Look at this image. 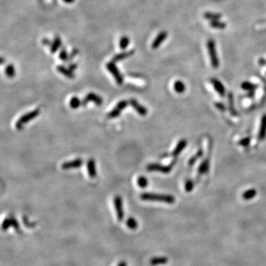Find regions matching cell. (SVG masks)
I'll return each instance as SVG.
<instances>
[{"label": "cell", "instance_id": "cell-1", "mask_svg": "<svg viewBox=\"0 0 266 266\" xmlns=\"http://www.w3.org/2000/svg\"><path fill=\"white\" fill-rule=\"evenodd\" d=\"M141 199L146 201H157V202H163L166 203H174L175 200L171 195L161 194L155 193H143L141 194Z\"/></svg>", "mask_w": 266, "mask_h": 266}, {"label": "cell", "instance_id": "cell-2", "mask_svg": "<svg viewBox=\"0 0 266 266\" xmlns=\"http://www.w3.org/2000/svg\"><path fill=\"white\" fill-rule=\"evenodd\" d=\"M207 48L209 53V57H210L211 63L214 68H218L220 65V61L217 55L216 46H215V41L212 39H209L207 42Z\"/></svg>", "mask_w": 266, "mask_h": 266}, {"label": "cell", "instance_id": "cell-3", "mask_svg": "<svg viewBox=\"0 0 266 266\" xmlns=\"http://www.w3.org/2000/svg\"><path fill=\"white\" fill-rule=\"evenodd\" d=\"M39 113H40V110H39V109H36L33 110V111L26 113V114L23 115L22 116V117H20V118L16 121V129H18V130H22L23 126H24L25 124H27V123H28L29 121H32L33 119L35 118L36 117H37V116L39 115Z\"/></svg>", "mask_w": 266, "mask_h": 266}, {"label": "cell", "instance_id": "cell-4", "mask_svg": "<svg viewBox=\"0 0 266 266\" xmlns=\"http://www.w3.org/2000/svg\"><path fill=\"white\" fill-rule=\"evenodd\" d=\"M106 67L109 70L110 73L113 75L117 84L121 85L124 83V77H123L122 74L121 73L120 70L118 68L117 66L115 65V63L114 61H112L108 62L106 64Z\"/></svg>", "mask_w": 266, "mask_h": 266}, {"label": "cell", "instance_id": "cell-5", "mask_svg": "<svg viewBox=\"0 0 266 266\" xmlns=\"http://www.w3.org/2000/svg\"><path fill=\"white\" fill-rule=\"evenodd\" d=\"M174 163L168 165V166H163V165L159 164V163H150L147 166L146 169L150 171H157L159 172L164 173V174H168L172 169V166Z\"/></svg>", "mask_w": 266, "mask_h": 266}, {"label": "cell", "instance_id": "cell-6", "mask_svg": "<svg viewBox=\"0 0 266 266\" xmlns=\"http://www.w3.org/2000/svg\"><path fill=\"white\" fill-rule=\"evenodd\" d=\"M129 103H130V102H128L127 101L125 100L121 101L120 102H118V103L117 104L115 107L108 113L107 117L109 118H115L121 115V111H122L123 110L125 109V108L128 106Z\"/></svg>", "mask_w": 266, "mask_h": 266}, {"label": "cell", "instance_id": "cell-7", "mask_svg": "<svg viewBox=\"0 0 266 266\" xmlns=\"http://www.w3.org/2000/svg\"><path fill=\"white\" fill-rule=\"evenodd\" d=\"M115 209L117 215V219L119 222H121L124 218V212L123 209L122 198L120 196H115L114 198Z\"/></svg>", "mask_w": 266, "mask_h": 266}, {"label": "cell", "instance_id": "cell-8", "mask_svg": "<svg viewBox=\"0 0 266 266\" xmlns=\"http://www.w3.org/2000/svg\"><path fill=\"white\" fill-rule=\"evenodd\" d=\"M92 101L93 103H95V104L98 106H100L103 104V99L101 96L96 95L95 93L93 92H89L87 95L85 96V98L81 101V105L82 106H86L89 102Z\"/></svg>", "mask_w": 266, "mask_h": 266}, {"label": "cell", "instance_id": "cell-9", "mask_svg": "<svg viewBox=\"0 0 266 266\" xmlns=\"http://www.w3.org/2000/svg\"><path fill=\"white\" fill-rule=\"evenodd\" d=\"M83 164V160L81 158L75 159L72 161L65 162L63 163L61 165V169H76V168H80Z\"/></svg>", "mask_w": 266, "mask_h": 266}, {"label": "cell", "instance_id": "cell-10", "mask_svg": "<svg viewBox=\"0 0 266 266\" xmlns=\"http://www.w3.org/2000/svg\"><path fill=\"white\" fill-rule=\"evenodd\" d=\"M168 37V34L166 31H162L160 34H158V35L157 36L156 38L154 39L153 42L152 44V48L154 50H156L159 48V47L161 45V44L163 43V41L165 39H166V38Z\"/></svg>", "mask_w": 266, "mask_h": 266}, {"label": "cell", "instance_id": "cell-11", "mask_svg": "<svg viewBox=\"0 0 266 266\" xmlns=\"http://www.w3.org/2000/svg\"><path fill=\"white\" fill-rule=\"evenodd\" d=\"M130 105L133 107V109L136 110L137 113H138L139 115H141L145 116L147 114V110H146V108L144 107L143 105L140 104L134 98L130 99Z\"/></svg>", "mask_w": 266, "mask_h": 266}, {"label": "cell", "instance_id": "cell-12", "mask_svg": "<svg viewBox=\"0 0 266 266\" xmlns=\"http://www.w3.org/2000/svg\"><path fill=\"white\" fill-rule=\"evenodd\" d=\"M86 169H87L88 174L91 178H95L97 175L96 166H95V161L94 159H89L86 163Z\"/></svg>", "mask_w": 266, "mask_h": 266}, {"label": "cell", "instance_id": "cell-13", "mask_svg": "<svg viewBox=\"0 0 266 266\" xmlns=\"http://www.w3.org/2000/svg\"><path fill=\"white\" fill-rule=\"evenodd\" d=\"M134 53H135V50H128V51H124L122 52V53H118V54L115 55L112 61H114L115 63L118 62V61H121L124 60V59H127V58H129L130 57V56H133Z\"/></svg>", "mask_w": 266, "mask_h": 266}, {"label": "cell", "instance_id": "cell-14", "mask_svg": "<svg viewBox=\"0 0 266 266\" xmlns=\"http://www.w3.org/2000/svg\"><path fill=\"white\" fill-rule=\"evenodd\" d=\"M56 70H57V71L59 72V73H61L63 75L67 77V78H71V79L75 78V74L73 73V72L71 71L69 68H66L64 66L58 65L57 67H56Z\"/></svg>", "mask_w": 266, "mask_h": 266}, {"label": "cell", "instance_id": "cell-15", "mask_svg": "<svg viewBox=\"0 0 266 266\" xmlns=\"http://www.w3.org/2000/svg\"><path fill=\"white\" fill-rule=\"evenodd\" d=\"M61 46V38L58 36H56V37L53 39V42H52V45L50 46V52H51L52 54H54L56 52L58 51L59 48Z\"/></svg>", "mask_w": 266, "mask_h": 266}, {"label": "cell", "instance_id": "cell-16", "mask_svg": "<svg viewBox=\"0 0 266 266\" xmlns=\"http://www.w3.org/2000/svg\"><path fill=\"white\" fill-rule=\"evenodd\" d=\"M212 84H213L214 86H215L217 92H218L221 96H223V95H225V92H226V89H225L224 86L222 84V83L220 82V81H218V79H215V78L212 79Z\"/></svg>", "mask_w": 266, "mask_h": 266}, {"label": "cell", "instance_id": "cell-17", "mask_svg": "<svg viewBox=\"0 0 266 266\" xmlns=\"http://www.w3.org/2000/svg\"><path fill=\"white\" fill-rule=\"evenodd\" d=\"M168 262V258L164 257V256H157V257H153L150 259L149 263L151 265H163Z\"/></svg>", "mask_w": 266, "mask_h": 266}, {"label": "cell", "instance_id": "cell-18", "mask_svg": "<svg viewBox=\"0 0 266 266\" xmlns=\"http://www.w3.org/2000/svg\"><path fill=\"white\" fill-rule=\"evenodd\" d=\"M266 137V115L262 117V121H261V126L260 130L259 133V139L264 140Z\"/></svg>", "mask_w": 266, "mask_h": 266}, {"label": "cell", "instance_id": "cell-19", "mask_svg": "<svg viewBox=\"0 0 266 266\" xmlns=\"http://www.w3.org/2000/svg\"><path fill=\"white\" fill-rule=\"evenodd\" d=\"M186 144H187V141H186V140H181V141L178 143V144H177V146H176V148L174 149V150L173 151V152H172L173 156L174 157L178 156L179 154H180V152H181L182 151L185 149V147L186 146Z\"/></svg>", "mask_w": 266, "mask_h": 266}, {"label": "cell", "instance_id": "cell-20", "mask_svg": "<svg viewBox=\"0 0 266 266\" xmlns=\"http://www.w3.org/2000/svg\"><path fill=\"white\" fill-rule=\"evenodd\" d=\"M126 224H127V226L129 228V229L132 230L136 229L138 226V222H137V220L134 218H133V217H130V218L127 219V222H126Z\"/></svg>", "mask_w": 266, "mask_h": 266}, {"label": "cell", "instance_id": "cell-21", "mask_svg": "<svg viewBox=\"0 0 266 266\" xmlns=\"http://www.w3.org/2000/svg\"><path fill=\"white\" fill-rule=\"evenodd\" d=\"M81 105V101L78 98V97L74 96L70 99V106L72 109H78Z\"/></svg>", "mask_w": 266, "mask_h": 266}, {"label": "cell", "instance_id": "cell-22", "mask_svg": "<svg viewBox=\"0 0 266 266\" xmlns=\"http://www.w3.org/2000/svg\"><path fill=\"white\" fill-rule=\"evenodd\" d=\"M174 88L176 92H178V93H182V92H183L185 91L186 86L185 84L181 81H177L174 83Z\"/></svg>", "mask_w": 266, "mask_h": 266}, {"label": "cell", "instance_id": "cell-23", "mask_svg": "<svg viewBox=\"0 0 266 266\" xmlns=\"http://www.w3.org/2000/svg\"><path fill=\"white\" fill-rule=\"evenodd\" d=\"M204 17L211 21H215V20L220 19L222 17V15L219 13H206L204 14Z\"/></svg>", "mask_w": 266, "mask_h": 266}, {"label": "cell", "instance_id": "cell-24", "mask_svg": "<svg viewBox=\"0 0 266 266\" xmlns=\"http://www.w3.org/2000/svg\"><path fill=\"white\" fill-rule=\"evenodd\" d=\"M210 26L212 28H217V29H224L226 28V24L223 22L219 21V20H215V21H211Z\"/></svg>", "mask_w": 266, "mask_h": 266}, {"label": "cell", "instance_id": "cell-25", "mask_svg": "<svg viewBox=\"0 0 266 266\" xmlns=\"http://www.w3.org/2000/svg\"><path fill=\"white\" fill-rule=\"evenodd\" d=\"M241 87L245 90H248V91H252L254 90L256 87H257V85L252 84L251 82H248V81H245L241 84Z\"/></svg>", "mask_w": 266, "mask_h": 266}, {"label": "cell", "instance_id": "cell-26", "mask_svg": "<svg viewBox=\"0 0 266 266\" xmlns=\"http://www.w3.org/2000/svg\"><path fill=\"white\" fill-rule=\"evenodd\" d=\"M5 73L9 78H13L15 76L16 70L13 64H8L5 69Z\"/></svg>", "mask_w": 266, "mask_h": 266}, {"label": "cell", "instance_id": "cell-27", "mask_svg": "<svg viewBox=\"0 0 266 266\" xmlns=\"http://www.w3.org/2000/svg\"><path fill=\"white\" fill-rule=\"evenodd\" d=\"M256 194V191L255 189H250L246 191L245 192H244L242 194V197L245 200H250L252 199L253 197H254Z\"/></svg>", "mask_w": 266, "mask_h": 266}, {"label": "cell", "instance_id": "cell-28", "mask_svg": "<svg viewBox=\"0 0 266 266\" xmlns=\"http://www.w3.org/2000/svg\"><path fill=\"white\" fill-rule=\"evenodd\" d=\"M209 168V162L208 160H204L199 167V173L200 174H204L207 172Z\"/></svg>", "mask_w": 266, "mask_h": 266}, {"label": "cell", "instance_id": "cell-29", "mask_svg": "<svg viewBox=\"0 0 266 266\" xmlns=\"http://www.w3.org/2000/svg\"><path fill=\"white\" fill-rule=\"evenodd\" d=\"M68 57L69 55L68 53H67V50H66V48H64V47L61 48L60 53H59V58H60L61 60L64 61V62H67V61H68Z\"/></svg>", "mask_w": 266, "mask_h": 266}, {"label": "cell", "instance_id": "cell-30", "mask_svg": "<svg viewBox=\"0 0 266 266\" xmlns=\"http://www.w3.org/2000/svg\"><path fill=\"white\" fill-rule=\"evenodd\" d=\"M129 44H130V39H129L127 37H123L121 39L119 45H120V48L121 50H124L127 49V47H128Z\"/></svg>", "mask_w": 266, "mask_h": 266}, {"label": "cell", "instance_id": "cell-31", "mask_svg": "<svg viewBox=\"0 0 266 266\" xmlns=\"http://www.w3.org/2000/svg\"><path fill=\"white\" fill-rule=\"evenodd\" d=\"M137 183L141 188H145L148 186V180L144 176H140L137 180Z\"/></svg>", "mask_w": 266, "mask_h": 266}, {"label": "cell", "instance_id": "cell-32", "mask_svg": "<svg viewBox=\"0 0 266 266\" xmlns=\"http://www.w3.org/2000/svg\"><path fill=\"white\" fill-rule=\"evenodd\" d=\"M9 218H10V220H11V226L14 228V229L17 231V232L20 233L21 232V229H20V226L19 224L18 221L16 220V219L14 218L13 215H10Z\"/></svg>", "mask_w": 266, "mask_h": 266}, {"label": "cell", "instance_id": "cell-33", "mask_svg": "<svg viewBox=\"0 0 266 266\" xmlns=\"http://www.w3.org/2000/svg\"><path fill=\"white\" fill-rule=\"evenodd\" d=\"M11 226V220H10V218H7L6 219H4V220L3 221L2 225H1V229L3 231H7L9 228Z\"/></svg>", "mask_w": 266, "mask_h": 266}, {"label": "cell", "instance_id": "cell-34", "mask_svg": "<svg viewBox=\"0 0 266 266\" xmlns=\"http://www.w3.org/2000/svg\"><path fill=\"white\" fill-rule=\"evenodd\" d=\"M229 104H230V110H231V114L237 115V112H236V110L234 108V101H233V95L232 93H229Z\"/></svg>", "mask_w": 266, "mask_h": 266}, {"label": "cell", "instance_id": "cell-35", "mask_svg": "<svg viewBox=\"0 0 266 266\" xmlns=\"http://www.w3.org/2000/svg\"><path fill=\"white\" fill-rule=\"evenodd\" d=\"M22 221H23V223H24V225L25 226H26L27 228H34V227H35L36 225H37V223H33V222L29 221V220H28V218H27L26 216L23 217Z\"/></svg>", "mask_w": 266, "mask_h": 266}, {"label": "cell", "instance_id": "cell-36", "mask_svg": "<svg viewBox=\"0 0 266 266\" xmlns=\"http://www.w3.org/2000/svg\"><path fill=\"white\" fill-rule=\"evenodd\" d=\"M78 50L77 48H73V50L71 51V53L69 54V57H68V61L67 62H70L73 59V58H75V56L78 55Z\"/></svg>", "mask_w": 266, "mask_h": 266}, {"label": "cell", "instance_id": "cell-37", "mask_svg": "<svg viewBox=\"0 0 266 266\" xmlns=\"http://www.w3.org/2000/svg\"><path fill=\"white\" fill-rule=\"evenodd\" d=\"M203 155V152H202V150H200L199 152H197V155H195V156H194L193 157H191V160H189V164L190 165H192L194 163L195 161H196L197 160V158L198 157H201Z\"/></svg>", "mask_w": 266, "mask_h": 266}, {"label": "cell", "instance_id": "cell-38", "mask_svg": "<svg viewBox=\"0 0 266 266\" xmlns=\"http://www.w3.org/2000/svg\"><path fill=\"white\" fill-rule=\"evenodd\" d=\"M185 187H186V191H188V192L191 191V190L193 189V187H194L193 182L191 181V180H188V181L186 182V183Z\"/></svg>", "mask_w": 266, "mask_h": 266}, {"label": "cell", "instance_id": "cell-39", "mask_svg": "<svg viewBox=\"0 0 266 266\" xmlns=\"http://www.w3.org/2000/svg\"><path fill=\"white\" fill-rule=\"evenodd\" d=\"M250 141H251V138H244V139L241 140V141H240V143H239V144H240V145H242V146H248V144H249Z\"/></svg>", "mask_w": 266, "mask_h": 266}, {"label": "cell", "instance_id": "cell-40", "mask_svg": "<svg viewBox=\"0 0 266 266\" xmlns=\"http://www.w3.org/2000/svg\"><path fill=\"white\" fill-rule=\"evenodd\" d=\"M42 43L44 45H45V46H48H48L49 45H50V46H51V45H52L51 41H50L49 39H48V38H45V39H42Z\"/></svg>", "mask_w": 266, "mask_h": 266}, {"label": "cell", "instance_id": "cell-41", "mask_svg": "<svg viewBox=\"0 0 266 266\" xmlns=\"http://www.w3.org/2000/svg\"><path fill=\"white\" fill-rule=\"evenodd\" d=\"M77 67H78V64H75V63H72V64H70V65H69V69L73 72L74 70H76Z\"/></svg>", "mask_w": 266, "mask_h": 266}, {"label": "cell", "instance_id": "cell-42", "mask_svg": "<svg viewBox=\"0 0 266 266\" xmlns=\"http://www.w3.org/2000/svg\"><path fill=\"white\" fill-rule=\"evenodd\" d=\"M216 106H217V107L218 108L219 110H222V111H223V110H225V107L223 106V104H216Z\"/></svg>", "mask_w": 266, "mask_h": 266}, {"label": "cell", "instance_id": "cell-43", "mask_svg": "<svg viewBox=\"0 0 266 266\" xmlns=\"http://www.w3.org/2000/svg\"><path fill=\"white\" fill-rule=\"evenodd\" d=\"M117 266H127V262H125V261H121V262H120L118 264Z\"/></svg>", "mask_w": 266, "mask_h": 266}, {"label": "cell", "instance_id": "cell-44", "mask_svg": "<svg viewBox=\"0 0 266 266\" xmlns=\"http://www.w3.org/2000/svg\"><path fill=\"white\" fill-rule=\"evenodd\" d=\"M63 1H64V2L68 3V4H70V3H73V1H75V0H63Z\"/></svg>", "mask_w": 266, "mask_h": 266}, {"label": "cell", "instance_id": "cell-45", "mask_svg": "<svg viewBox=\"0 0 266 266\" xmlns=\"http://www.w3.org/2000/svg\"><path fill=\"white\" fill-rule=\"evenodd\" d=\"M3 63H4V59H3V58H1V64H2Z\"/></svg>", "mask_w": 266, "mask_h": 266}, {"label": "cell", "instance_id": "cell-46", "mask_svg": "<svg viewBox=\"0 0 266 266\" xmlns=\"http://www.w3.org/2000/svg\"><path fill=\"white\" fill-rule=\"evenodd\" d=\"M40 1H43V0H39Z\"/></svg>", "mask_w": 266, "mask_h": 266}, {"label": "cell", "instance_id": "cell-47", "mask_svg": "<svg viewBox=\"0 0 266 266\" xmlns=\"http://www.w3.org/2000/svg\"><path fill=\"white\" fill-rule=\"evenodd\" d=\"M53 1H56V0H53Z\"/></svg>", "mask_w": 266, "mask_h": 266}]
</instances>
